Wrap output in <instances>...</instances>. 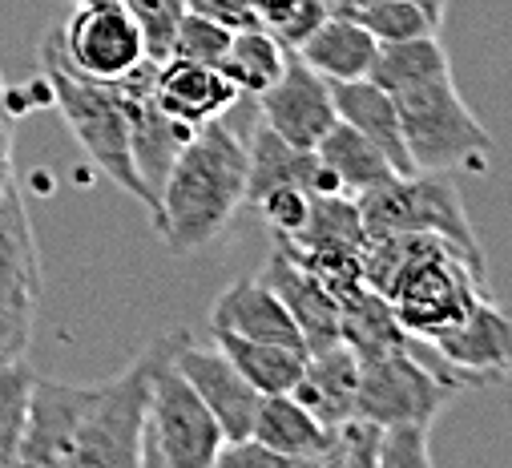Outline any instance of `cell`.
Segmentation results:
<instances>
[{
  "label": "cell",
  "mask_w": 512,
  "mask_h": 468,
  "mask_svg": "<svg viewBox=\"0 0 512 468\" xmlns=\"http://www.w3.org/2000/svg\"><path fill=\"white\" fill-rule=\"evenodd\" d=\"M339 339L363 360H375L383 351H396V347H408V331L404 323L396 319L392 303L383 299L375 287L359 283L351 291L339 295Z\"/></svg>",
  "instance_id": "cell-23"
},
{
  "label": "cell",
  "mask_w": 512,
  "mask_h": 468,
  "mask_svg": "<svg viewBox=\"0 0 512 468\" xmlns=\"http://www.w3.org/2000/svg\"><path fill=\"white\" fill-rule=\"evenodd\" d=\"M404 146L416 170L428 174H488L492 170V138L476 122V113L460 97L452 69L392 89Z\"/></svg>",
  "instance_id": "cell-4"
},
{
  "label": "cell",
  "mask_w": 512,
  "mask_h": 468,
  "mask_svg": "<svg viewBox=\"0 0 512 468\" xmlns=\"http://www.w3.org/2000/svg\"><path fill=\"white\" fill-rule=\"evenodd\" d=\"M174 368L190 380V388L202 396V404L214 412V420L222 424L226 440H242L250 436L254 428V412H259V392H254L242 372L226 360V351L210 339L206 343H194V335H186V343L178 347L174 356Z\"/></svg>",
  "instance_id": "cell-12"
},
{
  "label": "cell",
  "mask_w": 512,
  "mask_h": 468,
  "mask_svg": "<svg viewBox=\"0 0 512 468\" xmlns=\"http://www.w3.org/2000/svg\"><path fill=\"white\" fill-rule=\"evenodd\" d=\"M154 73H158V61H142L138 69H130L125 77L109 81L125 105V117H130V150H134V166L138 174L146 178V186L158 194L178 150L186 146V138L194 130H186L182 122H174L170 113L158 109L154 101Z\"/></svg>",
  "instance_id": "cell-11"
},
{
  "label": "cell",
  "mask_w": 512,
  "mask_h": 468,
  "mask_svg": "<svg viewBox=\"0 0 512 468\" xmlns=\"http://www.w3.org/2000/svg\"><path fill=\"white\" fill-rule=\"evenodd\" d=\"M254 440H263L267 448H275L291 468L295 464H315L323 468V452L331 444V428L323 420H315L291 392L279 396H263L259 412H254Z\"/></svg>",
  "instance_id": "cell-21"
},
{
  "label": "cell",
  "mask_w": 512,
  "mask_h": 468,
  "mask_svg": "<svg viewBox=\"0 0 512 468\" xmlns=\"http://www.w3.org/2000/svg\"><path fill=\"white\" fill-rule=\"evenodd\" d=\"M41 73H45V89L61 113L65 130L73 134L81 154L93 162V170H101V178H109L121 194H130L134 202H142L158 218V194L146 186V178L134 166L130 117H125L117 89L109 81H93V77L73 73L65 65V57L57 53L53 33L45 37V49H41Z\"/></svg>",
  "instance_id": "cell-2"
},
{
  "label": "cell",
  "mask_w": 512,
  "mask_h": 468,
  "mask_svg": "<svg viewBox=\"0 0 512 468\" xmlns=\"http://www.w3.org/2000/svg\"><path fill=\"white\" fill-rule=\"evenodd\" d=\"M448 69L452 65H448V49L440 33H428V37H408V41H379V53L367 77L392 93L400 85H412V81H424Z\"/></svg>",
  "instance_id": "cell-28"
},
{
  "label": "cell",
  "mask_w": 512,
  "mask_h": 468,
  "mask_svg": "<svg viewBox=\"0 0 512 468\" xmlns=\"http://www.w3.org/2000/svg\"><path fill=\"white\" fill-rule=\"evenodd\" d=\"M283 65H287V45L271 29H263V25H246V29H234L230 49H226L218 69L238 89V97L254 101L283 73Z\"/></svg>",
  "instance_id": "cell-27"
},
{
  "label": "cell",
  "mask_w": 512,
  "mask_h": 468,
  "mask_svg": "<svg viewBox=\"0 0 512 468\" xmlns=\"http://www.w3.org/2000/svg\"><path fill=\"white\" fill-rule=\"evenodd\" d=\"M246 206V142L214 117L186 138L162 190H158V234L170 255H194L222 239V230Z\"/></svg>",
  "instance_id": "cell-1"
},
{
  "label": "cell",
  "mask_w": 512,
  "mask_h": 468,
  "mask_svg": "<svg viewBox=\"0 0 512 468\" xmlns=\"http://www.w3.org/2000/svg\"><path fill=\"white\" fill-rule=\"evenodd\" d=\"M464 388H472V384L460 372H452V368L432 372L424 360H416L412 347H396V351H383L375 360H363L355 416H367L383 428L436 424V416Z\"/></svg>",
  "instance_id": "cell-7"
},
{
  "label": "cell",
  "mask_w": 512,
  "mask_h": 468,
  "mask_svg": "<svg viewBox=\"0 0 512 468\" xmlns=\"http://www.w3.org/2000/svg\"><path fill=\"white\" fill-rule=\"evenodd\" d=\"M85 392L89 388H81V384H61V380H41V376L33 380L29 420H25V440H21L17 464H29V468H73Z\"/></svg>",
  "instance_id": "cell-13"
},
{
  "label": "cell",
  "mask_w": 512,
  "mask_h": 468,
  "mask_svg": "<svg viewBox=\"0 0 512 468\" xmlns=\"http://www.w3.org/2000/svg\"><path fill=\"white\" fill-rule=\"evenodd\" d=\"M41 287H45V271H41L37 234L21 190L13 186L0 198V315L33 323L41 307Z\"/></svg>",
  "instance_id": "cell-14"
},
{
  "label": "cell",
  "mask_w": 512,
  "mask_h": 468,
  "mask_svg": "<svg viewBox=\"0 0 512 468\" xmlns=\"http://www.w3.org/2000/svg\"><path fill=\"white\" fill-rule=\"evenodd\" d=\"M319 77H327L331 85L339 81H359L371 73L379 41L351 17H323L319 29L295 49Z\"/></svg>",
  "instance_id": "cell-22"
},
{
  "label": "cell",
  "mask_w": 512,
  "mask_h": 468,
  "mask_svg": "<svg viewBox=\"0 0 512 468\" xmlns=\"http://www.w3.org/2000/svg\"><path fill=\"white\" fill-rule=\"evenodd\" d=\"M428 464H432V424L383 428L379 468H428Z\"/></svg>",
  "instance_id": "cell-34"
},
{
  "label": "cell",
  "mask_w": 512,
  "mask_h": 468,
  "mask_svg": "<svg viewBox=\"0 0 512 468\" xmlns=\"http://www.w3.org/2000/svg\"><path fill=\"white\" fill-rule=\"evenodd\" d=\"M0 109L9 113V89H5V73H0ZM9 117H13V113H9Z\"/></svg>",
  "instance_id": "cell-43"
},
{
  "label": "cell",
  "mask_w": 512,
  "mask_h": 468,
  "mask_svg": "<svg viewBox=\"0 0 512 468\" xmlns=\"http://www.w3.org/2000/svg\"><path fill=\"white\" fill-rule=\"evenodd\" d=\"M218 464H230V468H291L275 448H267L263 440H254V436L226 440L222 452H218Z\"/></svg>",
  "instance_id": "cell-36"
},
{
  "label": "cell",
  "mask_w": 512,
  "mask_h": 468,
  "mask_svg": "<svg viewBox=\"0 0 512 468\" xmlns=\"http://www.w3.org/2000/svg\"><path fill=\"white\" fill-rule=\"evenodd\" d=\"M283 186H295L307 194H343L315 150L287 142L259 117L246 138V202L259 206L271 190H283Z\"/></svg>",
  "instance_id": "cell-15"
},
{
  "label": "cell",
  "mask_w": 512,
  "mask_h": 468,
  "mask_svg": "<svg viewBox=\"0 0 512 468\" xmlns=\"http://www.w3.org/2000/svg\"><path fill=\"white\" fill-rule=\"evenodd\" d=\"M226 444L222 424L190 388V380L166 360L154 376L146 424H142V464L146 468H214Z\"/></svg>",
  "instance_id": "cell-6"
},
{
  "label": "cell",
  "mask_w": 512,
  "mask_h": 468,
  "mask_svg": "<svg viewBox=\"0 0 512 468\" xmlns=\"http://www.w3.org/2000/svg\"><path fill=\"white\" fill-rule=\"evenodd\" d=\"M412 5H420V9H428L432 17H440V21H444V5H448V0H412Z\"/></svg>",
  "instance_id": "cell-42"
},
{
  "label": "cell",
  "mask_w": 512,
  "mask_h": 468,
  "mask_svg": "<svg viewBox=\"0 0 512 468\" xmlns=\"http://www.w3.org/2000/svg\"><path fill=\"white\" fill-rule=\"evenodd\" d=\"M424 343L472 388L496 384L512 376V307H500L492 295H484L460 323L436 331Z\"/></svg>",
  "instance_id": "cell-9"
},
{
  "label": "cell",
  "mask_w": 512,
  "mask_h": 468,
  "mask_svg": "<svg viewBox=\"0 0 512 468\" xmlns=\"http://www.w3.org/2000/svg\"><path fill=\"white\" fill-rule=\"evenodd\" d=\"M73 5H105V0H73Z\"/></svg>",
  "instance_id": "cell-44"
},
{
  "label": "cell",
  "mask_w": 512,
  "mask_h": 468,
  "mask_svg": "<svg viewBox=\"0 0 512 468\" xmlns=\"http://www.w3.org/2000/svg\"><path fill=\"white\" fill-rule=\"evenodd\" d=\"M17 186V174H13V117L0 109V198Z\"/></svg>",
  "instance_id": "cell-39"
},
{
  "label": "cell",
  "mask_w": 512,
  "mask_h": 468,
  "mask_svg": "<svg viewBox=\"0 0 512 468\" xmlns=\"http://www.w3.org/2000/svg\"><path fill=\"white\" fill-rule=\"evenodd\" d=\"M379 444H383V424L367 416H351L331 428L323 468H379Z\"/></svg>",
  "instance_id": "cell-31"
},
{
  "label": "cell",
  "mask_w": 512,
  "mask_h": 468,
  "mask_svg": "<svg viewBox=\"0 0 512 468\" xmlns=\"http://www.w3.org/2000/svg\"><path fill=\"white\" fill-rule=\"evenodd\" d=\"M130 17L138 21L142 29V41H146V57L150 61H170V45H174V33L182 25V17L190 13L186 0H121Z\"/></svg>",
  "instance_id": "cell-32"
},
{
  "label": "cell",
  "mask_w": 512,
  "mask_h": 468,
  "mask_svg": "<svg viewBox=\"0 0 512 468\" xmlns=\"http://www.w3.org/2000/svg\"><path fill=\"white\" fill-rule=\"evenodd\" d=\"M29 339H33V323H29V319L0 315V368L13 364V360H25Z\"/></svg>",
  "instance_id": "cell-38"
},
{
  "label": "cell",
  "mask_w": 512,
  "mask_h": 468,
  "mask_svg": "<svg viewBox=\"0 0 512 468\" xmlns=\"http://www.w3.org/2000/svg\"><path fill=\"white\" fill-rule=\"evenodd\" d=\"M299 9V0H250V13H254V21H259L263 29H279L291 13Z\"/></svg>",
  "instance_id": "cell-40"
},
{
  "label": "cell",
  "mask_w": 512,
  "mask_h": 468,
  "mask_svg": "<svg viewBox=\"0 0 512 468\" xmlns=\"http://www.w3.org/2000/svg\"><path fill=\"white\" fill-rule=\"evenodd\" d=\"M319 5L331 13V17H355L363 9V0H319Z\"/></svg>",
  "instance_id": "cell-41"
},
{
  "label": "cell",
  "mask_w": 512,
  "mask_h": 468,
  "mask_svg": "<svg viewBox=\"0 0 512 468\" xmlns=\"http://www.w3.org/2000/svg\"><path fill=\"white\" fill-rule=\"evenodd\" d=\"M53 41L65 65L93 81H117L146 61L142 29L121 0L77 5V13L65 21V29L53 33Z\"/></svg>",
  "instance_id": "cell-8"
},
{
  "label": "cell",
  "mask_w": 512,
  "mask_h": 468,
  "mask_svg": "<svg viewBox=\"0 0 512 468\" xmlns=\"http://www.w3.org/2000/svg\"><path fill=\"white\" fill-rule=\"evenodd\" d=\"M355 202H359V218L367 234H440V239L460 247L468 259L484 263L476 226L448 174H428V170L396 174L383 186L359 194Z\"/></svg>",
  "instance_id": "cell-5"
},
{
  "label": "cell",
  "mask_w": 512,
  "mask_h": 468,
  "mask_svg": "<svg viewBox=\"0 0 512 468\" xmlns=\"http://www.w3.org/2000/svg\"><path fill=\"white\" fill-rule=\"evenodd\" d=\"M33 372L25 360H13L0 368V468L17 464L25 420H29V396H33Z\"/></svg>",
  "instance_id": "cell-29"
},
{
  "label": "cell",
  "mask_w": 512,
  "mask_h": 468,
  "mask_svg": "<svg viewBox=\"0 0 512 468\" xmlns=\"http://www.w3.org/2000/svg\"><path fill=\"white\" fill-rule=\"evenodd\" d=\"M206 323H210V331H230V335H242V339H267V343H287V347L307 351L291 311L283 307V299L259 275H246V279L230 283L214 299Z\"/></svg>",
  "instance_id": "cell-18"
},
{
  "label": "cell",
  "mask_w": 512,
  "mask_h": 468,
  "mask_svg": "<svg viewBox=\"0 0 512 468\" xmlns=\"http://www.w3.org/2000/svg\"><path fill=\"white\" fill-rule=\"evenodd\" d=\"M315 154H319V162L327 166V174L335 178V186H339L343 194H351V198H359V194H367V190H375V186H383L388 178L400 174V170L388 162V154H383L379 146H371V142H367L359 130H351L347 122H335V126L319 138Z\"/></svg>",
  "instance_id": "cell-25"
},
{
  "label": "cell",
  "mask_w": 512,
  "mask_h": 468,
  "mask_svg": "<svg viewBox=\"0 0 512 468\" xmlns=\"http://www.w3.org/2000/svg\"><path fill=\"white\" fill-rule=\"evenodd\" d=\"M154 101L186 130H202L206 122L226 117L238 105V89L226 81L218 65H194L170 57L154 73Z\"/></svg>",
  "instance_id": "cell-17"
},
{
  "label": "cell",
  "mask_w": 512,
  "mask_h": 468,
  "mask_svg": "<svg viewBox=\"0 0 512 468\" xmlns=\"http://www.w3.org/2000/svg\"><path fill=\"white\" fill-rule=\"evenodd\" d=\"M359 356L339 339L331 347L307 351V364L299 384L291 388V396L327 428L343 424L355 416V400H359Z\"/></svg>",
  "instance_id": "cell-19"
},
{
  "label": "cell",
  "mask_w": 512,
  "mask_h": 468,
  "mask_svg": "<svg viewBox=\"0 0 512 468\" xmlns=\"http://www.w3.org/2000/svg\"><path fill=\"white\" fill-rule=\"evenodd\" d=\"M230 37H234L230 25H222L214 17H202V13H186L178 33H174L170 57L194 61V65H222V57L230 49Z\"/></svg>",
  "instance_id": "cell-33"
},
{
  "label": "cell",
  "mask_w": 512,
  "mask_h": 468,
  "mask_svg": "<svg viewBox=\"0 0 512 468\" xmlns=\"http://www.w3.org/2000/svg\"><path fill=\"white\" fill-rule=\"evenodd\" d=\"M259 279L283 299V307L291 311L307 351H319V347H331L339 343V299L331 295V287L307 271L295 255H287L279 243L271 247Z\"/></svg>",
  "instance_id": "cell-16"
},
{
  "label": "cell",
  "mask_w": 512,
  "mask_h": 468,
  "mask_svg": "<svg viewBox=\"0 0 512 468\" xmlns=\"http://www.w3.org/2000/svg\"><path fill=\"white\" fill-rule=\"evenodd\" d=\"M259 101V117L283 134L287 142L303 146V150H315L319 138L339 122L335 113V97H331V81L319 77L295 49H287V65L283 73L254 97Z\"/></svg>",
  "instance_id": "cell-10"
},
{
  "label": "cell",
  "mask_w": 512,
  "mask_h": 468,
  "mask_svg": "<svg viewBox=\"0 0 512 468\" xmlns=\"http://www.w3.org/2000/svg\"><path fill=\"white\" fill-rule=\"evenodd\" d=\"M359 21L375 41H408V37H428L440 33V17L428 9L412 5V0H363V9L351 17Z\"/></svg>",
  "instance_id": "cell-30"
},
{
  "label": "cell",
  "mask_w": 512,
  "mask_h": 468,
  "mask_svg": "<svg viewBox=\"0 0 512 468\" xmlns=\"http://www.w3.org/2000/svg\"><path fill=\"white\" fill-rule=\"evenodd\" d=\"M311 198H315V194H307V190L283 186V190H271V194L259 202V210L267 214V222H271V230H275V239H291V234L303 230V222H307V214H311Z\"/></svg>",
  "instance_id": "cell-35"
},
{
  "label": "cell",
  "mask_w": 512,
  "mask_h": 468,
  "mask_svg": "<svg viewBox=\"0 0 512 468\" xmlns=\"http://www.w3.org/2000/svg\"><path fill=\"white\" fill-rule=\"evenodd\" d=\"M190 13H202V17H214L230 29H246V25H259L250 13V0H186Z\"/></svg>",
  "instance_id": "cell-37"
},
{
  "label": "cell",
  "mask_w": 512,
  "mask_h": 468,
  "mask_svg": "<svg viewBox=\"0 0 512 468\" xmlns=\"http://www.w3.org/2000/svg\"><path fill=\"white\" fill-rule=\"evenodd\" d=\"M331 97H335L339 122H347V126L359 130L371 146H379L400 174H412V170H416L412 158H408V146H404V130H400L396 101H392L388 89L375 85L371 77H359V81H339V85H331Z\"/></svg>",
  "instance_id": "cell-20"
},
{
  "label": "cell",
  "mask_w": 512,
  "mask_h": 468,
  "mask_svg": "<svg viewBox=\"0 0 512 468\" xmlns=\"http://www.w3.org/2000/svg\"><path fill=\"white\" fill-rule=\"evenodd\" d=\"M275 243H283L291 251H347V255H363L367 230H363V218H359V202L351 194H315L303 230L291 234V239H275Z\"/></svg>",
  "instance_id": "cell-26"
},
{
  "label": "cell",
  "mask_w": 512,
  "mask_h": 468,
  "mask_svg": "<svg viewBox=\"0 0 512 468\" xmlns=\"http://www.w3.org/2000/svg\"><path fill=\"white\" fill-rule=\"evenodd\" d=\"M190 331H170L150 339L113 380L85 392V412L77 428L73 468H142V424L154 392V376L178 356Z\"/></svg>",
  "instance_id": "cell-3"
},
{
  "label": "cell",
  "mask_w": 512,
  "mask_h": 468,
  "mask_svg": "<svg viewBox=\"0 0 512 468\" xmlns=\"http://www.w3.org/2000/svg\"><path fill=\"white\" fill-rule=\"evenodd\" d=\"M210 339L226 351V360L242 372V380L259 396L291 392L303 376V364H307L303 347L267 343V339H242V335H230V331H210Z\"/></svg>",
  "instance_id": "cell-24"
}]
</instances>
